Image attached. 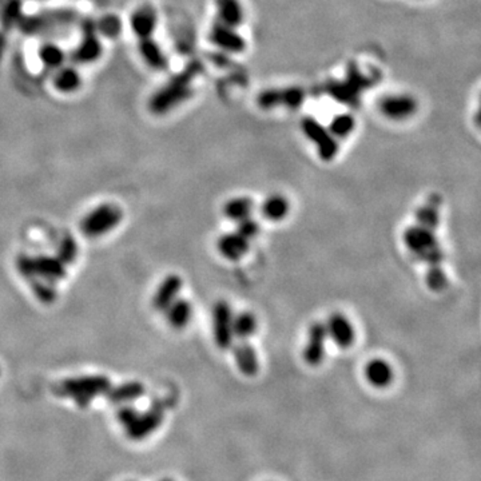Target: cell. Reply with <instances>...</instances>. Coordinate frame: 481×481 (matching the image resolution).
Wrapping results in <instances>:
<instances>
[{
  "mask_svg": "<svg viewBox=\"0 0 481 481\" xmlns=\"http://www.w3.org/2000/svg\"><path fill=\"white\" fill-rule=\"evenodd\" d=\"M201 71L199 63H190L184 71L175 75L160 92L150 99L149 109L154 114H166L179 104L187 101L193 92V80Z\"/></svg>",
  "mask_w": 481,
  "mask_h": 481,
  "instance_id": "1",
  "label": "cell"
},
{
  "mask_svg": "<svg viewBox=\"0 0 481 481\" xmlns=\"http://www.w3.org/2000/svg\"><path fill=\"white\" fill-rule=\"evenodd\" d=\"M402 238L405 246L419 261L428 266L441 265L444 261V252L436 237L435 230L416 223L404 231Z\"/></svg>",
  "mask_w": 481,
  "mask_h": 481,
  "instance_id": "2",
  "label": "cell"
},
{
  "mask_svg": "<svg viewBox=\"0 0 481 481\" xmlns=\"http://www.w3.org/2000/svg\"><path fill=\"white\" fill-rule=\"evenodd\" d=\"M163 409L155 407L148 412H138L131 407H122L118 413V419L123 425L127 437L136 441H142L158 431L163 423Z\"/></svg>",
  "mask_w": 481,
  "mask_h": 481,
  "instance_id": "3",
  "label": "cell"
},
{
  "mask_svg": "<svg viewBox=\"0 0 481 481\" xmlns=\"http://www.w3.org/2000/svg\"><path fill=\"white\" fill-rule=\"evenodd\" d=\"M110 389V381L104 376H80L63 381L60 394L69 397L80 408H86L92 400Z\"/></svg>",
  "mask_w": 481,
  "mask_h": 481,
  "instance_id": "4",
  "label": "cell"
},
{
  "mask_svg": "<svg viewBox=\"0 0 481 481\" xmlns=\"http://www.w3.org/2000/svg\"><path fill=\"white\" fill-rule=\"evenodd\" d=\"M122 210L111 204L95 207L80 222V230L86 237L96 238L114 230L122 221Z\"/></svg>",
  "mask_w": 481,
  "mask_h": 481,
  "instance_id": "5",
  "label": "cell"
},
{
  "mask_svg": "<svg viewBox=\"0 0 481 481\" xmlns=\"http://www.w3.org/2000/svg\"><path fill=\"white\" fill-rule=\"evenodd\" d=\"M18 270L27 278L39 277L42 281H57L66 275L65 264L54 257H28L21 255L18 258Z\"/></svg>",
  "mask_w": 481,
  "mask_h": 481,
  "instance_id": "6",
  "label": "cell"
},
{
  "mask_svg": "<svg viewBox=\"0 0 481 481\" xmlns=\"http://www.w3.org/2000/svg\"><path fill=\"white\" fill-rule=\"evenodd\" d=\"M77 21V12L72 10H57L21 19V28L24 34H48L59 27H69Z\"/></svg>",
  "mask_w": 481,
  "mask_h": 481,
  "instance_id": "7",
  "label": "cell"
},
{
  "mask_svg": "<svg viewBox=\"0 0 481 481\" xmlns=\"http://www.w3.org/2000/svg\"><path fill=\"white\" fill-rule=\"evenodd\" d=\"M301 125L305 136L317 146L321 158L326 162L334 160L338 153V142L331 134V131L311 116H305Z\"/></svg>",
  "mask_w": 481,
  "mask_h": 481,
  "instance_id": "8",
  "label": "cell"
},
{
  "mask_svg": "<svg viewBox=\"0 0 481 481\" xmlns=\"http://www.w3.org/2000/svg\"><path fill=\"white\" fill-rule=\"evenodd\" d=\"M213 336L219 349H230L234 344L233 333V309L226 301H218L211 313Z\"/></svg>",
  "mask_w": 481,
  "mask_h": 481,
  "instance_id": "9",
  "label": "cell"
},
{
  "mask_svg": "<svg viewBox=\"0 0 481 481\" xmlns=\"http://www.w3.org/2000/svg\"><path fill=\"white\" fill-rule=\"evenodd\" d=\"M83 35L79 46L74 51V60L77 63H92L102 55V45L96 35V26L92 21H86L82 26Z\"/></svg>",
  "mask_w": 481,
  "mask_h": 481,
  "instance_id": "10",
  "label": "cell"
},
{
  "mask_svg": "<svg viewBox=\"0 0 481 481\" xmlns=\"http://www.w3.org/2000/svg\"><path fill=\"white\" fill-rule=\"evenodd\" d=\"M380 111L393 121H404L417 111V101L405 94L388 95L381 99Z\"/></svg>",
  "mask_w": 481,
  "mask_h": 481,
  "instance_id": "11",
  "label": "cell"
},
{
  "mask_svg": "<svg viewBox=\"0 0 481 481\" xmlns=\"http://www.w3.org/2000/svg\"><path fill=\"white\" fill-rule=\"evenodd\" d=\"M328 333L325 324L314 322L308 332V341L304 349V358L310 367H319L324 361L326 350Z\"/></svg>",
  "mask_w": 481,
  "mask_h": 481,
  "instance_id": "12",
  "label": "cell"
},
{
  "mask_svg": "<svg viewBox=\"0 0 481 481\" xmlns=\"http://www.w3.org/2000/svg\"><path fill=\"white\" fill-rule=\"evenodd\" d=\"M305 94L298 87L289 89H272L261 92L258 96V104L264 109H275L278 106H287L294 109L304 102Z\"/></svg>",
  "mask_w": 481,
  "mask_h": 481,
  "instance_id": "13",
  "label": "cell"
},
{
  "mask_svg": "<svg viewBox=\"0 0 481 481\" xmlns=\"http://www.w3.org/2000/svg\"><path fill=\"white\" fill-rule=\"evenodd\" d=\"M328 338H332L333 343L338 348L346 349L355 344V326L348 320V317L341 313H333L325 324Z\"/></svg>",
  "mask_w": 481,
  "mask_h": 481,
  "instance_id": "14",
  "label": "cell"
},
{
  "mask_svg": "<svg viewBox=\"0 0 481 481\" xmlns=\"http://www.w3.org/2000/svg\"><path fill=\"white\" fill-rule=\"evenodd\" d=\"M210 39L216 46L233 54L242 52L246 47L245 39L242 38V35L237 33L236 28L221 22L213 24L210 31Z\"/></svg>",
  "mask_w": 481,
  "mask_h": 481,
  "instance_id": "15",
  "label": "cell"
},
{
  "mask_svg": "<svg viewBox=\"0 0 481 481\" xmlns=\"http://www.w3.org/2000/svg\"><path fill=\"white\" fill-rule=\"evenodd\" d=\"M250 240L242 237L237 231L223 234L218 240V250L223 258L229 261H238L246 253L249 252Z\"/></svg>",
  "mask_w": 481,
  "mask_h": 481,
  "instance_id": "16",
  "label": "cell"
},
{
  "mask_svg": "<svg viewBox=\"0 0 481 481\" xmlns=\"http://www.w3.org/2000/svg\"><path fill=\"white\" fill-rule=\"evenodd\" d=\"M233 355L237 367L240 369V373L243 376L252 377L255 376L260 370V360L257 352L254 350L252 345L246 341H238L236 346L233 348Z\"/></svg>",
  "mask_w": 481,
  "mask_h": 481,
  "instance_id": "17",
  "label": "cell"
},
{
  "mask_svg": "<svg viewBox=\"0 0 481 481\" xmlns=\"http://www.w3.org/2000/svg\"><path fill=\"white\" fill-rule=\"evenodd\" d=\"M184 281L179 275H167L163 282L160 284L155 296H154V306L160 311H165L172 302L178 298V294L182 289Z\"/></svg>",
  "mask_w": 481,
  "mask_h": 481,
  "instance_id": "18",
  "label": "cell"
},
{
  "mask_svg": "<svg viewBox=\"0 0 481 481\" xmlns=\"http://www.w3.org/2000/svg\"><path fill=\"white\" fill-rule=\"evenodd\" d=\"M365 377L372 387L382 389L389 387L390 382L393 381V369L388 361L382 358H373L365 367Z\"/></svg>",
  "mask_w": 481,
  "mask_h": 481,
  "instance_id": "19",
  "label": "cell"
},
{
  "mask_svg": "<svg viewBox=\"0 0 481 481\" xmlns=\"http://www.w3.org/2000/svg\"><path fill=\"white\" fill-rule=\"evenodd\" d=\"M130 24L139 39L151 38L157 27V13L149 6H143L133 13Z\"/></svg>",
  "mask_w": 481,
  "mask_h": 481,
  "instance_id": "20",
  "label": "cell"
},
{
  "mask_svg": "<svg viewBox=\"0 0 481 481\" xmlns=\"http://www.w3.org/2000/svg\"><path fill=\"white\" fill-rule=\"evenodd\" d=\"M440 206H441L440 195H431L426 204L416 210L414 213L416 223L428 229H437L440 225Z\"/></svg>",
  "mask_w": 481,
  "mask_h": 481,
  "instance_id": "21",
  "label": "cell"
},
{
  "mask_svg": "<svg viewBox=\"0 0 481 481\" xmlns=\"http://www.w3.org/2000/svg\"><path fill=\"white\" fill-rule=\"evenodd\" d=\"M139 54L146 62V65L154 70H166L169 66L167 57L163 54L162 48L153 38L139 39Z\"/></svg>",
  "mask_w": 481,
  "mask_h": 481,
  "instance_id": "22",
  "label": "cell"
},
{
  "mask_svg": "<svg viewBox=\"0 0 481 481\" xmlns=\"http://www.w3.org/2000/svg\"><path fill=\"white\" fill-rule=\"evenodd\" d=\"M218 22L233 28L240 27L243 22V9L240 0H216Z\"/></svg>",
  "mask_w": 481,
  "mask_h": 481,
  "instance_id": "23",
  "label": "cell"
},
{
  "mask_svg": "<svg viewBox=\"0 0 481 481\" xmlns=\"http://www.w3.org/2000/svg\"><path fill=\"white\" fill-rule=\"evenodd\" d=\"M169 325L175 329L184 328L193 316V308L189 301L184 298H177L172 305L165 310Z\"/></svg>",
  "mask_w": 481,
  "mask_h": 481,
  "instance_id": "24",
  "label": "cell"
},
{
  "mask_svg": "<svg viewBox=\"0 0 481 481\" xmlns=\"http://www.w3.org/2000/svg\"><path fill=\"white\" fill-rule=\"evenodd\" d=\"M143 393H145V387L140 382H136V381L122 384L118 388L109 389V392H107L110 401L113 404H116V405L130 404L139 397H142Z\"/></svg>",
  "mask_w": 481,
  "mask_h": 481,
  "instance_id": "25",
  "label": "cell"
},
{
  "mask_svg": "<svg viewBox=\"0 0 481 481\" xmlns=\"http://www.w3.org/2000/svg\"><path fill=\"white\" fill-rule=\"evenodd\" d=\"M254 202L249 197H236L229 199L223 206V216L230 221L240 222L245 218L252 217Z\"/></svg>",
  "mask_w": 481,
  "mask_h": 481,
  "instance_id": "26",
  "label": "cell"
},
{
  "mask_svg": "<svg viewBox=\"0 0 481 481\" xmlns=\"http://www.w3.org/2000/svg\"><path fill=\"white\" fill-rule=\"evenodd\" d=\"M290 205L284 195L273 194L267 197L261 206V213L269 221H282L287 217Z\"/></svg>",
  "mask_w": 481,
  "mask_h": 481,
  "instance_id": "27",
  "label": "cell"
},
{
  "mask_svg": "<svg viewBox=\"0 0 481 481\" xmlns=\"http://www.w3.org/2000/svg\"><path fill=\"white\" fill-rule=\"evenodd\" d=\"M257 331V320L249 311H242L233 319L234 338L238 341H246Z\"/></svg>",
  "mask_w": 481,
  "mask_h": 481,
  "instance_id": "28",
  "label": "cell"
},
{
  "mask_svg": "<svg viewBox=\"0 0 481 481\" xmlns=\"http://www.w3.org/2000/svg\"><path fill=\"white\" fill-rule=\"evenodd\" d=\"M79 72L74 67H63L54 77V87L62 92H77L80 87Z\"/></svg>",
  "mask_w": 481,
  "mask_h": 481,
  "instance_id": "29",
  "label": "cell"
},
{
  "mask_svg": "<svg viewBox=\"0 0 481 481\" xmlns=\"http://www.w3.org/2000/svg\"><path fill=\"white\" fill-rule=\"evenodd\" d=\"M355 127V116L350 114H338L333 118L328 130L336 139H340V138L344 139L352 134Z\"/></svg>",
  "mask_w": 481,
  "mask_h": 481,
  "instance_id": "30",
  "label": "cell"
},
{
  "mask_svg": "<svg viewBox=\"0 0 481 481\" xmlns=\"http://www.w3.org/2000/svg\"><path fill=\"white\" fill-rule=\"evenodd\" d=\"M39 57L48 69H57L63 65L66 55L60 47L54 43H47L40 47Z\"/></svg>",
  "mask_w": 481,
  "mask_h": 481,
  "instance_id": "31",
  "label": "cell"
},
{
  "mask_svg": "<svg viewBox=\"0 0 481 481\" xmlns=\"http://www.w3.org/2000/svg\"><path fill=\"white\" fill-rule=\"evenodd\" d=\"M425 282L428 287L433 292H444L448 287V277L446 272L443 270L441 265H432L429 266L426 275H425Z\"/></svg>",
  "mask_w": 481,
  "mask_h": 481,
  "instance_id": "32",
  "label": "cell"
},
{
  "mask_svg": "<svg viewBox=\"0 0 481 481\" xmlns=\"http://www.w3.org/2000/svg\"><path fill=\"white\" fill-rule=\"evenodd\" d=\"M22 10H23V3L22 0H9L6 4L3 13H1V21L4 26H12V24L19 23L22 16Z\"/></svg>",
  "mask_w": 481,
  "mask_h": 481,
  "instance_id": "33",
  "label": "cell"
},
{
  "mask_svg": "<svg viewBox=\"0 0 481 481\" xmlns=\"http://www.w3.org/2000/svg\"><path fill=\"white\" fill-rule=\"evenodd\" d=\"M77 253H78L77 242L72 240L71 237H66L65 240H62V243L59 246L57 258L65 265L71 264L77 258Z\"/></svg>",
  "mask_w": 481,
  "mask_h": 481,
  "instance_id": "34",
  "label": "cell"
},
{
  "mask_svg": "<svg viewBox=\"0 0 481 481\" xmlns=\"http://www.w3.org/2000/svg\"><path fill=\"white\" fill-rule=\"evenodd\" d=\"M237 223L238 225H237V230L236 231L240 234L242 237H245L246 240H252L253 238H255L260 234L261 226L252 217L245 218V219H242V221L237 222Z\"/></svg>",
  "mask_w": 481,
  "mask_h": 481,
  "instance_id": "35",
  "label": "cell"
},
{
  "mask_svg": "<svg viewBox=\"0 0 481 481\" xmlns=\"http://www.w3.org/2000/svg\"><path fill=\"white\" fill-rule=\"evenodd\" d=\"M99 30L102 34L107 35V36H115L121 31V22L114 16L104 18L99 22Z\"/></svg>",
  "mask_w": 481,
  "mask_h": 481,
  "instance_id": "36",
  "label": "cell"
},
{
  "mask_svg": "<svg viewBox=\"0 0 481 481\" xmlns=\"http://www.w3.org/2000/svg\"><path fill=\"white\" fill-rule=\"evenodd\" d=\"M34 292L36 297L45 304L55 301V290L43 282H35Z\"/></svg>",
  "mask_w": 481,
  "mask_h": 481,
  "instance_id": "37",
  "label": "cell"
},
{
  "mask_svg": "<svg viewBox=\"0 0 481 481\" xmlns=\"http://www.w3.org/2000/svg\"><path fill=\"white\" fill-rule=\"evenodd\" d=\"M4 46H6V40H4V38L0 35V57H1V52H3V50H4Z\"/></svg>",
  "mask_w": 481,
  "mask_h": 481,
  "instance_id": "38",
  "label": "cell"
},
{
  "mask_svg": "<svg viewBox=\"0 0 481 481\" xmlns=\"http://www.w3.org/2000/svg\"><path fill=\"white\" fill-rule=\"evenodd\" d=\"M160 481H172V480H170V479H163V480H160Z\"/></svg>",
  "mask_w": 481,
  "mask_h": 481,
  "instance_id": "39",
  "label": "cell"
}]
</instances>
